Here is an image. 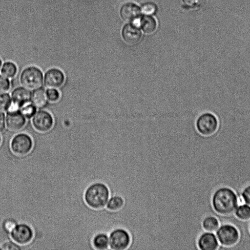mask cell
<instances>
[{"instance_id":"cell-1","label":"cell","mask_w":250,"mask_h":250,"mask_svg":"<svg viewBox=\"0 0 250 250\" xmlns=\"http://www.w3.org/2000/svg\"><path fill=\"white\" fill-rule=\"evenodd\" d=\"M211 204L214 211L222 215L234 214L239 204L236 193L228 187H221L213 192Z\"/></svg>"},{"instance_id":"cell-2","label":"cell","mask_w":250,"mask_h":250,"mask_svg":"<svg viewBox=\"0 0 250 250\" xmlns=\"http://www.w3.org/2000/svg\"><path fill=\"white\" fill-rule=\"evenodd\" d=\"M109 198L110 191L108 187L101 182H96L90 185L84 193L85 203L94 209L105 207Z\"/></svg>"},{"instance_id":"cell-3","label":"cell","mask_w":250,"mask_h":250,"mask_svg":"<svg viewBox=\"0 0 250 250\" xmlns=\"http://www.w3.org/2000/svg\"><path fill=\"white\" fill-rule=\"evenodd\" d=\"M215 233L220 244L218 250H228L235 245L240 238L237 228L229 223L221 224Z\"/></svg>"},{"instance_id":"cell-4","label":"cell","mask_w":250,"mask_h":250,"mask_svg":"<svg viewBox=\"0 0 250 250\" xmlns=\"http://www.w3.org/2000/svg\"><path fill=\"white\" fill-rule=\"evenodd\" d=\"M196 127L202 136L210 137L217 131L219 121L217 116L212 112H205L201 114L197 118Z\"/></svg>"},{"instance_id":"cell-5","label":"cell","mask_w":250,"mask_h":250,"mask_svg":"<svg viewBox=\"0 0 250 250\" xmlns=\"http://www.w3.org/2000/svg\"><path fill=\"white\" fill-rule=\"evenodd\" d=\"M43 74L41 70L35 66H29L21 72L20 80L23 86L28 89L40 88L43 83Z\"/></svg>"},{"instance_id":"cell-6","label":"cell","mask_w":250,"mask_h":250,"mask_svg":"<svg viewBox=\"0 0 250 250\" xmlns=\"http://www.w3.org/2000/svg\"><path fill=\"white\" fill-rule=\"evenodd\" d=\"M108 236L110 250H126L130 244V235L123 228H118L112 230Z\"/></svg>"},{"instance_id":"cell-7","label":"cell","mask_w":250,"mask_h":250,"mask_svg":"<svg viewBox=\"0 0 250 250\" xmlns=\"http://www.w3.org/2000/svg\"><path fill=\"white\" fill-rule=\"evenodd\" d=\"M33 146L31 137L25 133H19L13 137L10 142V149L18 156H24L29 153Z\"/></svg>"},{"instance_id":"cell-8","label":"cell","mask_w":250,"mask_h":250,"mask_svg":"<svg viewBox=\"0 0 250 250\" xmlns=\"http://www.w3.org/2000/svg\"><path fill=\"white\" fill-rule=\"evenodd\" d=\"M11 239L20 245L30 242L34 237V231L30 226L24 223H18L10 232Z\"/></svg>"},{"instance_id":"cell-9","label":"cell","mask_w":250,"mask_h":250,"mask_svg":"<svg viewBox=\"0 0 250 250\" xmlns=\"http://www.w3.org/2000/svg\"><path fill=\"white\" fill-rule=\"evenodd\" d=\"M53 118L51 114L45 110L36 112L32 120L34 128L40 132L49 131L53 125Z\"/></svg>"},{"instance_id":"cell-10","label":"cell","mask_w":250,"mask_h":250,"mask_svg":"<svg viewBox=\"0 0 250 250\" xmlns=\"http://www.w3.org/2000/svg\"><path fill=\"white\" fill-rule=\"evenodd\" d=\"M197 246L199 250H218L220 244L215 232L204 231L198 238Z\"/></svg>"},{"instance_id":"cell-11","label":"cell","mask_w":250,"mask_h":250,"mask_svg":"<svg viewBox=\"0 0 250 250\" xmlns=\"http://www.w3.org/2000/svg\"><path fill=\"white\" fill-rule=\"evenodd\" d=\"M64 81L63 72L57 68H51L44 75V83L48 88L56 89L61 87Z\"/></svg>"},{"instance_id":"cell-12","label":"cell","mask_w":250,"mask_h":250,"mask_svg":"<svg viewBox=\"0 0 250 250\" xmlns=\"http://www.w3.org/2000/svg\"><path fill=\"white\" fill-rule=\"evenodd\" d=\"M5 123L9 129L15 131L21 129L26 121L19 110H9L6 115Z\"/></svg>"},{"instance_id":"cell-13","label":"cell","mask_w":250,"mask_h":250,"mask_svg":"<svg viewBox=\"0 0 250 250\" xmlns=\"http://www.w3.org/2000/svg\"><path fill=\"white\" fill-rule=\"evenodd\" d=\"M12 102L13 104V109L19 110L24 104L30 102L31 93L27 88L18 87L12 92Z\"/></svg>"},{"instance_id":"cell-14","label":"cell","mask_w":250,"mask_h":250,"mask_svg":"<svg viewBox=\"0 0 250 250\" xmlns=\"http://www.w3.org/2000/svg\"><path fill=\"white\" fill-rule=\"evenodd\" d=\"M122 35L125 42L132 45L138 43L142 38V33L139 28L132 23L126 24L124 26Z\"/></svg>"},{"instance_id":"cell-15","label":"cell","mask_w":250,"mask_h":250,"mask_svg":"<svg viewBox=\"0 0 250 250\" xmlns=\"http://www.w3.org/2000/svg\"><path fill=\"white\" fill-rule=\"evenodd\" d=\"M141 12V9L136 4L128 2L122 6L120 13L124 21H132L140 17Z\"/></svg>"},{"instance_id":"cell-16","label":"cell","mask_w":250,"mask_h":250,"mask_svg":"<svg viewBox=\"0 0 250 250\" xmlns=\"http://www.w3.org/2000/svg\"><path fill=\"white\" fill-rule=\"evenodd\" d=\"M46 92L43 88L35 89L31 94L32 103L37 108L44 107L47 103Z\"/></svg>"},{"instance_id":"cell-17","label":"cell","mask_w":250,"mask_h":250,"mask_svg":"<svg viewBox=\"0 0 250 250\" xmlns=\"http://www.w3.org/2000/svg\"><path fill=\"white\" fill-rule=\"evenodd\" d=\"M92 245L95 250H110L108 234L104 232L97 233L92 239Z\"/></svg>"},{"instance_id":"cell-18","label":"cell","mask_w":250,"mask_h":250,"mask_svg":"<svg viewBox=\"0 0 250 250\" xmlns=\"http://www.w3.org/2000/svg\"><path fill=\"white\" fill-rule=\"evenodd\" d=\"M139 27L146 34L153 33L157 28L156 20L152 17L146 15L140 17Z\"/></svg>"},{"instance_id":"cell-19","label":"cell","mask_w":250,"mask_h":250,"mask_svg":"<svg viewBox=\"0 0 250 250\" xmlns=\"http://www.w3.org/2000/svg\"><path fill=\"white\" fill-rule=\"evenodd\" d=\"M202 225L205 231L215 232L220 226V223L217 217L209 215L204 218Z\"/></svg>"},{"instance_id":"cell-20","label":"cell","mask_w":250,"mask_h":250,"mask_svg":"<svg viewBox=\"0 0 250 250\" xmlns=\"http://www.w3.org/2000/svg\"><path fill=\"white\" fill-rule=\"evenodd\" d=\"M234 214L238 219L250 223V206L248 204L245 203L239 204Z\"/></svg>"},{"instance_id":"cell-21","label":"cell","mask_w":250,"mask_h":250,"mask_svg":"<svg viewBox=\"0 0 250 250\" xmlns=\"http://www.w3.org/2000/svg\"><path fill=\"white\" fill-rule=\"evenodd\" d=\"M124 204V200L120 195H115L110 196L106 205V208L112 211H116L121 209Z\"/></svg>"},{"instance_id":"cell-22","label":"cell","mask_w":250,"mask_h":250,"mask_svg":"<svg viewBox=\"0 0 250 250\" xmlns=\"http://www.w3.org/2000/svg\"><path fill=\"white\" fill-rule=\"evenodd\" d=\"M17 72V66L12 62H7L3 63L1 69L2 75L7 78L14 77Z\"/></svg>"},{"instance_id":"cell-23","label":"cell","mask_w":250,"mask_h":250,"mask_svg":"<svg viewBox=\"0 0 250 250\" xmlns=\"http://www.w3.org/2000/svg\"><path fill=\"white\" fill-rule=\"evenodd\" d=\"M19 111L25 118L29 119L36 113V107L33 104L28 103L20 107Z\"/></svg>"},{"instance_id":"cell-24","label":"cell","mask_w":250,"mask_h":250,"mask_svg":"<svg viewBox=\"0 0 250 250\" xmlns=\"http://www.w3.org/2000/svg\"><path fill=\"white\" fill-rule=\"evenodd\" d=\"M12 104L9 94L0 93V111H6L10 109Z\"/></svg>"},{"instance_id":"cell-25","label":"cell","mask_w":250,"mask_h":250,"mask_svg":"<svg viewBox=\"0 0 250 250\" xmlns=\"http://www.w3.org/2000/svg\"><path fill=\"white\" fill-rule=\"evenodd\" d=\"M157 6L155 4L152 2H148L144 4L141 9V11L146 15L150 16L155 14L157 11Z\"/></svg>"},{"instance_id":"cell-26","label":"cell","mask_w":250,"mask_h":250,"mask_svg":"<svg viewBox=\"0 0 250 250\" xmlns=\"http://www.w3.org/2000/svg\"><path fill=\"white\" fill-rule=\"evenodd\" d=\"M0 247L2 250H21V245L12 240L4 242Z\"/></svg>"},{"instance_id":"cell-27","label":"cell","mask_w":250,"mask_h":250,"mask_svg":"<svg viewBox=\"0 0 250 250\" xmlns=\"http://www.w3.org/2000/svg\"><path fill=\"white\" fill-rule=\"evenodd\" d=\"M241 198L243 203L250 206V184L245 187L242 190Z\"/></svg>"},{"instance_id":"cell-28","label":"cell","mask_w":250,"mask_h":250,"mask_svg":"<svg viewBox=\"0 0 250 250\" xmlns=\"http://www.w3.org/2000/svg\"><path fill=\"white\" fill-rule=\"evenodd\" d=\"M46 94L48 100L52 102H55L60 98V93L56 89L48 88L46 91Z\"/></svg>"},{"instance_id":"cell-29","label":"cell","mask_w":250,"mask_h":250,"mask_svg":"<svg viewBox=\"0 0 250 250\" xmlns=\"http://www.w3.org/2000/svg\"><path fill=\"white\" fill-rule=\"evenodd\" d=\"M10 83L9 80L0 75V93L8 91L10 88Z\"/></svg>"},{"instance_id":"cell-30","label":"cell","mask_w":250,"mask_h":250,"mask_svg":"<svg viewBox=\"0 0 250 250\" xmlns=\"http://www.w3.org/2000/svg\"><path fill=\"white\" fill-rule=\"evenodd\" d=\"M184 4L191 9L198 8L201 6L203 2V0H182Z\"/></svg>"},{"instance_id":"cell-31","label":"cell","mask_w":250,"mask_h":250,"mask_svg":"<svg viewBox=\"0 0 250 250\" xmlns=\"http://www.w3.org/2000/svg\"><path fill=\"white\" fill-rule=\"evenodd\" d=\"M5 128V118L4 114L0 111V132Z\"/></svg>"},{"instance_id":"cell-32","label":"cell","mask_w":250,"mask_h":250,"mask_svg":"<svg viewBox=\"0 0 250 250\" xmlns=\"http://www.w3.org/2000/svg\"><path fill=\"white\" fill-rule=\"evenodd\" d=\"M1 64H2V61H1V59H0V69L1 66Z\"/></svg>"},{"instance_id":"cell-33","label":"cell","mask_w":250,"mask_h":250,"mask_svg":"<svg viewBox=\"0 0 250 250\" xmlns=\"http://www.w3.org/2000/svg\"><path fill=\"white\" fill-rule=\"evenodd\" d=\"M1 136L0 135V145L1 144Z\"/></svg>"},{"instance_id":"cell-34","label":"cell","mask_w":250,"mask_h":250,"mask_svg":"<svg viewBox=\"0 0 250 250\" xmlns=\"http://www.w3.org/2000/svg\"><path fill=\"white\" fill-rule=\"evenodd\" d=\"M249 230H250V226H249Z\"/></svg>"}]
</instances>
